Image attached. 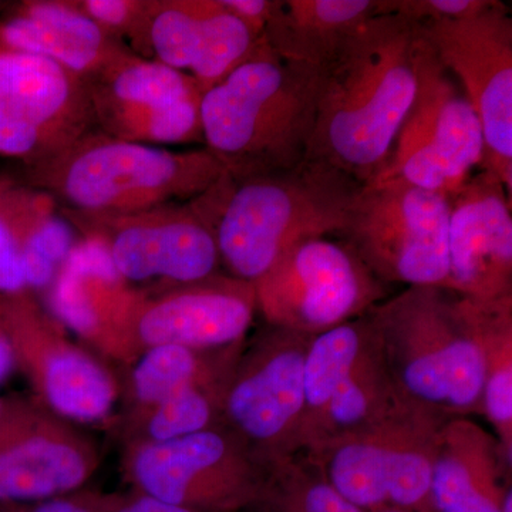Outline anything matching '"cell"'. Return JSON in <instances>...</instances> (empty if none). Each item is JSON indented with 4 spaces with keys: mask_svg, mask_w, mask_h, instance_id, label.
Here are the masks:
<instances>
[{
    "mask_svg": "<svg viewBox=\"0 0 512 512\" xmlns=\"http://www.w3.org/2000/svg\"><path fill=\"white\" fill-rule=\"evenodd\" d=\"M224 174L205 147L165 150L94 128L55 156L23 167L22 181L67 210L124 214L194 200Z\"/></svg>",
    "mask_w": 512,
    "mask_h": 512,
    "instance_id": "cell-5",
    "label": "cell"
},
{
    "mask_svg": "<svg viewBox=\"0 0 512 512\" xmlns=\"http://www.w3.org/2000/svg\"><path fill=\"white\" fill-rule=\"evenodd\" d=\"M146 291L128 284L96 239L80 237L45 292L46 308L104 359L134 362L144 349L137 315Z\"/></svg>",
    "mask_w": 512,
    "mask_h": 512,
    "instance_id": "cell-18",
    "label": "cell"
},
{
    "mask_svg": "<svg viewBox=\"0 0 512 512\" xmlns=\"http://www.w3.org/2000/svg\"><path fill=\"white\" fill-rule=\"evenodd\" d=\"M235 348L205 352L161 345L144 350L133 363L128 383L131 400L128 424L188 387L227 379L238 357L234 355Z\"/></svg>",
    "mask_w": 512,
    "mask_h": 512,
    "instance_id": "cell-26",
    "label": "cell"
},
{
    "mask_svg": "<svg viewBox=\"0 0 512 512\" xmlns=\"http://www.w3.org/2000/svg\"><path fill=\"white\" fill-rule=\"evenodd\" d=\"M481 409L493 424L501 448L511 456L512 444V301L494 316L487 338V377Z\"/></svg>",
    "mask_w": 512,
    "mask_h": 512,
    "instance_id": "cell-31",
    "label": "cell"
},
{
    "mask_svg": "<svg viewBox=\"0 0 512 512\" xmlns=\"http://www.w3.org/2000/svg\"><path fill=\"white\" fill-rule=\"evenodd\" d=\"M501 512H512L511 490L505 491L503 504H501Z\"/></svg>",
    "mask_w": 512,
    "mask_h": 512,
    "instance_id": "cell-38",
    "label": "cell"
},
{
    "mask_svg": "<svg viewBox=\"0 0 512 512\" xmlns=\"http://www.w3.org/2000/svg\"><path fill=\"white\" fill-rule=\"evenodd\" d=\"M59 210L80 237L106 248L130 285H185L218 274L214 231L192 200L124 214Z\"/></svg>",
    "mask_w": 512,
    "mask_h": 512,
    "instance_id": "cell-13",
    "label": "cell"
},
{
    "mask_svg": "<svg viewBox=\"0 0 512 512\" xmlns=\"http://www.w3.org/2000/svg\"><path fill=\"white\" fill-rule=\"evenodd\" d=\"M362 187L325 161L306 157L266 177L235 181L225 173L192 202L210 222L229 275L255 284L296 242L336 237Z\"/></svg>",
    "mask_w": 512,
    "mask_h": 512,
    "instance_id": "cell-3",
    "label": "cell"
},
{
    "mask_svg": "<svg viewBox=\"0 0 512 512\" xmlns=\"http://www.w3.org/2000/svg\"><path fill=\"white\" fill-rule=\"evenodd\" d=\"M419 28L476 111L484 141L481 170L493 173L511 195L512 18L507 5L490 0L473 15Z\"/></svg>",
    "mask_w": 512,
    "mask_h": 512,
    "instance_id": "cell-14",
    "label": "cell"
},
{
    "mask_svg": "<svg viewBox=\"0 0 512 512\" xmlns=\"http://www.w3.org/2000/svg\"><path fill=\"white\" fill-rule=\"evenodd\" d=\"M268 468L227 427L161 443H128L124 474L134 491L197 512L254 505Z\"/></svg>",
    "mask_w": 512,
    "mask_h": 512,
    "instance_id": "cell-9",
    "label": "cell"
},
{
    "mask_svg": "<svg viewBox=\"0 0 512 512\" xmlns=\"http://www.w3.org/2000/svg\"><path fill=\"white\" fill-rule=\"evenodd\" d=\"M221 2L232 15L242 20L259 37L264 36V30L276 6V0H221Z\"/></svg>",
    "mask_w": 512,
    "mask_h": 512,
    "instance_id": "cell-35",
    "label": "cell"
},
{
    "mask_svg": "<svg viewBox=\"0 0 512 512\" xmlns=\"http://www.w3.org/2000/svg\"><path fill=\"white\" fill-rule=\"evenodd\" d=\"M228 379V377H227ZM227 379L197 384L158 404L128 424V443H161L217 426Z\"/></svg>",
    "mask_w": 512,
    "mask_h": 512,
    "instance_id": "cell-29",
    "label": "cell"
},
{
    "mask_svg": "<svg viewBox=\"0 0 512 512\" xmlns=\"http://www.w3.org/2000/svg\"><path fill=\"white\" fill-rule=\"evenodd\" d=\"M15 370V356H13L12 345H10L8 333L0 322V384L6 382Z\"/></svg>",
    "mask_w": 512,
    "mask_h": 512,
    "instance_id": "cell-37",
    "label": "cell"
},
{
    "mask_svg": "<svg viewBox=\"0 0 512 512\" xmlns=\"http://www.w3.org/2000/svg\"><path fill=\"white\" fill-rule=\"evenodd\" d=\"M0 512H92L76 494L33 504H0Z\"/></svg>",
    "mask_w": 512,
    "mask_h": 512,
    "instance_id": "cell-36",
    "label": "cell"
},
{
    "mask_svg": "<svg viewBox=\"0 0 512 512\" xmlns=\"http://www.w3.org/2000/svg\"><path fill=\"white\" fill-rule=\"evenodd\" d=\"M372 332V322L366 313L312 336L303 366L305 416L301 451L306 433L328 406L340 382L348 376Z\"/></svg>",
    "mask_w": 512,
    "mask_h": 512,
    "instance_id": "cell-27",
    "label": "cell"
},
{
    "mask_svg": "<svg viewBox=\"0 0 512 512\" xmlns=\"http://www.w3.org/2000/svg\"><path fill=\"white\" fill-rule=\"evenodd\" d=\"M447 198L446 288L476 301L512 296L511 195L493 173L481 170Z\"/></svg>",
    "mask_w": 512,
    "mask_h": 512,
    "instance_id": "cell-19",
    "label": "cell"
},
{
    "mask_svg": "<svg viewBox=\"0 0 512 512\" xmlns=\"http://www.w3.org/2000/svg\"><path fill=\"white\" fill-rule=\"evenodd\" d=\"M0 322L16 370L43 406L77 426L110 416L120 394L116 377L99 357L70 338L39 295L29 289L0 295Z\"/></svg>",
    "mask_w": 512,
    "mask_h": 512,
    "instance_id": "cell-11",
    "label": "cell"
},
{
    "mask_svg": "<svg viewBox=\"0 0 512 512\" xmlns=\"http://www.w3.org/2000/svg\"><path fill=\"white\" fill-rule=\"evenodd\" d=\"M490 0H379L377 15H393L417 26L480 12Z\"/></svg>",
    "mask_w": 512,
    "mask_h": 512,
    "instance_id": "cell-33",
    "label": "cell"
},
{
    "mask_svg": "<svg viewBox=\"0 0 512 512\" xmlns=\"http://www.w3.org/2000/svg\"><path fill=\"white\" fill-rule=\"evenodd\" d=\"M0 49L43 57L84 82L131 52L73 0L20 2L0 19Z\"/></svg>",
    "mask_w": 512,
    "mask_h": 512,
    "instance_id": "cell-22",
    "label": "cell"
},
{
    "mask_svg": "<svg viewBox=\"0 0 512 512\" xmlns=\"http://www.w3.org/2000/svg\"><path fill=\"white\" fill-rule=\"evenodd\" d=\"M256 308L254 285L215 274L185 285L146 292L137 315L141 348L175 345L194 350H224L241 345Z\"/></svg>",
    "mask_w": 512,
    "mask_h": 512,
    "instance_id": "cell-20",
    "label": "cell"
},
{
    "mask_svg": "<svg viewBox=\"0 0 512 512\" xmlns=\"http://www.w3.org/2000/svg\"><path fill=\"white\" fill-rule=\"evenodd\" d=\"M312 336L271 326L237 357L225 382L221 424L266 468L301 451L303 366Z\"/></svg>",
    "mask_w": 512,
    "mask_h": 512,
    "instance_id": "cell-10",
    "label": "cell"
},
{
    "mask_svg": "<svg viewBox=\"0 0 512 512\" xmlns=\"http://www.w3.org/2000/svg\"><path fill=\"white\" fill-rule=\"evenodd\" d=\"M252 285L269 326L306 335L360 318L386 296V284L338 237L296 242Z\"/></svg>",
    "mask_w": 512,
    "mask_h": 512,
    "instance_id": "cell-8",
    "label": "cell"
},
{
    "mask_svg": "<svg viewBox=\"0 0 512 512\" xmlns=\"http://www.w3.org/2000/svg\"><path fill=\"white\" fill-rule=\"evenodd\" d=\"M416 26L399 16L366 20L319 74L308 157L365 185L386 170L417 92Z\"/></svg>",
    "mask_w": 512,
    "mask_h": 512,
    "instance_id": "cell-1",
    "label": "cell"
},
{
    "mask_svg": "<svg viewBox=\"0 0 512 512\" xmlns=\"http://www.w3.org/2000/svg\"><path fill=\"white\" fill-rule=\"evenodd\" d=\"M406 407L409 406L397 393L373 329L348 376L306 433L302 451L315 453L333 441L382 423Z\"/></svg>",
    "mask_w": 512,
    "mask_h": 512,
    "instance_id": "cell-25",
    "label": "cell"
},
{
    "mask_svg": "<svg viewBox=\"0 0 512 512\" xmlns=\"http://www.w3.org/2000/svg\"><path fill=\"white\" fill-rule=\"evenodd\" d=\"M59 211L55 198L0 175V295L25 291L23 255L43 222Z\"/></svg>",
    "mask_w": 512,
    "mask_h": 512,
    "instance_id": "cell-28",
    "label": "cell"
},
{
    "mask_svg": "<svg viewBox=\"0 0 512 512\" xmlns=\"http://www.w3.org/2000/svg\"><path fill=\"white\" fill-rule=\"evenodd\" d=\"M446 423L406 407L369 429L308 454L322 476L360 510L416 507L429 500L440 430Z\"/></svg>",
    "mask_w": 512,
    "mask_h": 512,
    "instance_id": "cell-12",
    "label": "cell"
},
{
    "mask_svg": "<svg viewBox=\"0 0 512 512\" xmlns=\"http://www.w3.org/2000/svg\"><path fill=\"white\" fill-rule=\"evenodd\" d=\"M319 74L276 56L262 40L247 62L202 94V141L232 180L282 173L308 157Z\"/></svg>",
    "mask_w": 512,
    "mask_h": 512,
    "instance_id": "cell-4",
    "label": "cell"
},
{
    "mask_svg": "<svg viewBox=\"0 0 512 512\" xmlns=\"http://www.w3.org/2000/svg\"><path fill=\"white\" fill-rule=\"evenodd\" d=\"M261 42L221 0H151L144 57L190 74L204 94Z\"/></svg>",
    "mask_w": 512,
    "mask_h": 512,
    "instance_id": "cell-21",
    "label": "cell"
},
{
    "mask_svg": "<svg viewBox=\"0 0 512 512\" xmlns=\"http://www.w3.org/2000/svg\"><path fill=\"white\" fill-rule=\"evenodd\" d=\"M76 8L110 36L146 55V28L151 0H73ZM146 59V57H144Z\"/></svg>",
    "mask_w": 512,
    "mask_h": 512,
    "instance_id": "cell-32",
    "label": "cell"
},
{
    "mask_svg": "<svg viewBox=\"0 0 512 512\" xmlns=\"http://www.w3.org/2000/svg\"><path fill=\"white\" fill-rule=\"evenodd\" d=\"M313 473L309 458L289 456L268 467L255 504L266 512H365L349 503L325 480L318 467Z\"/></svg>",
    "mask_w": 512,
    "mask_h": 512,
    "instance_id": "cell-30",
    "label": "cell"
},
{
    "mask_svg": "<svg viewBox=\"0 0 512 512\" xmlns=\"http://www.w3.org/2000/svg\"><path fill=\"white\" fill-rule=\"evenodd\" d=\"M500 444L468 419L440 430L429 500L437 512H501ZM501 447V446H500Z\"/></svg>",
    "mask_w": 512,
    "mask_h": 512,
    "instance_id": "cell-23",
    "label": "cell"
},
{
    "mask_svg": "<svg viewBox=\"0 0 512 512\" xmlns=\"http://www.w3.org/2000/svg\"><path fill=\"white\" fill-rule=\"evenodd\" d=\"M384 512H402V511L390 510V511H384Z\"/></svg>",
    "mask_w": 512,
    "mask_h": 512,
    "instance_id": "cell-39",
    "label": "cell"
},
{
    "mask_svg": "<svg viewBox=\"0 0 512 512\" xmlns=\"http://www.w3.org/2000/svg\"><path fill=\"white\" fill-rule=\"evenodd\" d=\"M414 70L416 97L390 163L379 177L400 178L448 197L466 183L474 168L481 167L483 131L460 83L441 63L419 26Z\"/></svg>",
    "mask_w": 512,
    "mask_h": 512,
    "instance_id": "cell-7",
    "label": "cell"
},
{
    "mask_svg": "<svg viewBox=\"0 0 512 512\" xmlns=\"http://www.w3.org/2000/svg\"><path fill=\"white\" fill-rule=\"evenodd\" d=\"M508 299L476 301L441 286H409L367 312L406 406L443 423L481 409L488 330Z\"/></svg>",
    "mask_w": 512,
    "mask_h": 512,
    "instance_id": "cell-2",
    "label": "cell"
},
{
    "mask_svg": "<svg viewBox=\"0 0 512 512\" xmlns=\"http://www.w3.org/2000/svg\"><path fill=\"white\" fill-rule=\"evenodd\" d=\"M76 495L92 512H197L190 508L164 503L134 490L123 494L103 493V491L83 488Z\"/></svg>",
    "mask_w": 512,
    "mask_h": 512,
    "instance_id": "cell-34",
    "label": "cell"
},
{
    "mask_svg": "<svg viewBox=\"0 0 512 512\" xmlns=\"http://www.w3.org/2000/svg\"><path fill=\"white\" fill-rule=\"evenodd\" d=\"M99 466V447L77 424L32 394L0 397V504L69 497Z\"/></svg>",
    "mask_w": 512,
    "mask_h": 512,
    "instance_id": "cell-15",
    "label": "cell"
},
{
    "mask_svg": "<svg viewBox=\"0 0 512 512\" xmlns=\"http://www.w3.org/2000/svg\"><path fill=\"white\" fill-rule=\"evenodd\" d=\"M94 128L84 80L43 57L0 49V156L26 167Z\"/></svg>",
    "mask_w": 512,
    "mask_h": 512,
    "instance_id": "cell-16",
    "label": "cell"
},
{
    "mask_svg": "<svg viewBox=\"0 0 512 512\" xmlns=\"http://www.w3.org/2000/svg\"><path fill=\"white\" fill-rule=\"evenodd\" d=\"M377 10L379 0H276L262 40L276 56L320 70Z\"/></svg>",
    "mask_w": 512,
    "mask_h": 512,
    "instance_id": "cell-24",
    "label": "cell"
},
{
    "mask_svg": "<svg viewBox=\"0 0 512 512\" xmlns=\"http://www.w3.org/2000/svg\"><path fill=\"white\" fill-rule=\"evenodd\" d=\"M448 220L446 195L379 177L363 185L336 237L384 284L446 288Z\"/></svg>",
    "mask_w": 512,
    "mask_h": 512,
    "instance_id": "cell-6",
    "label": "cell"
},
{
    "mask_svg": "<svg viewBox=\"0 0 512 512\" xmlns=\"http://www.w3.org/2000/svg\"><path fill=\"white\" fill-rule=\"evenodd\" d=\"M96 128L130 143H194L202 93L190 74L130 52L87 80Z\"/></svg>",
    "mask_w": 512,
    "mask_h": 512,
    "instance_id": "cell-17",
    "label": "cell"
}]
</instances>
